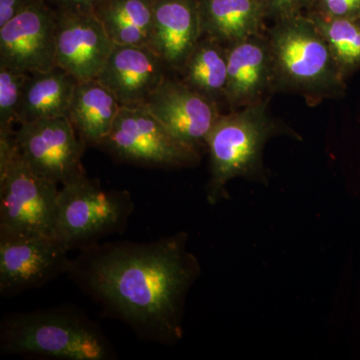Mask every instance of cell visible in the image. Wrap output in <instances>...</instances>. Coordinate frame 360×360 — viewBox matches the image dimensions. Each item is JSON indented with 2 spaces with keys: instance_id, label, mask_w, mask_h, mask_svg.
I'll list each match as a JSON object with an SVG mask.
<instances>
[{
  "instance_id": "obj_25",
  "label": "cell",
  "mask_w": 360,
  "mask_h": 360,
  "mask_svg": "<svg viewBox=\"0 0 360 360\" xmlns=\"http://www.w3.org/2000/svg\"><path fill=\"white\" fill-rule=\"evenodd\" d=\"M106 0H58V13L96 14Z\"/></svg>"
},
{
  "instance_id": "obj_4",
  "label": "cell",
  "mask_w": 360,
  "mask_h": 360,
  "mask_svg": "<svg viewBox=\"0 0 360 360\" xmlns=\"http://www.w3.org/2000/svg\"><path fill=\"white\" fill-rule=\"evenodd\" d=\"M2 348L11 354L65 360H108L110 343L84 319L61 312L14 315L2 324Z\"/></svg>"
},
{
  "instance_id": "obj_12",
  "label": "cell",
  "mask_w": 360,
  "mask_h": 360,
  "mask_svg": "<svg viewBox=\"0 0 360 360\" xmlns=\"http://www.w3.org/2000/svg\"><path fill=\"white\" fill-rule=\"evenodd\" d=\"M113 45L96 14L58 13L56 65L77 82L96 79Z\"/></svg>"
},
{
  "instance_id": "obj_1",
  "label": "cell",
  "mask_w": 360,
  "mask_h": 360,
  "mask_svg": "<svg viewBox=\"0 0 360 360\" xmlns=\"http://www.w3.org/2000/svg\"><path fill=\"white\" fill-rule=\"evenodd\" d=\"M84 260L71 270L106 309L148 340H179L182 300L196 272L181 236L90 250Z\"/></svg>"
},
{
  "instance_id": "obj_13",
  "label": "cell",
  "mask_w": 360,
  "mask_h": 360,
  "mask_svg": "<svg viewBox=\"0 0 360 360\" xmlns=\"http://www.w3.org/2000/svg\"><path fill=\"white\" fill-rule=\"evenodd\" d=\"M225 101L231 110L267 101L274 92V63L267 35L229 45Z\"/></svg>"
},
{
  "instance_id": "obj_3",
  "label": "cell",
  "mask_w": 360,
  "mask_h": 360,
  "mask_svg": "<svg viewBox=\"0 0 360 360\" xmlns=\"http://www.w3.org/2000/svg\"><path fill=\"white\" fill-rule=\"evenodd\" d=\"M278 131L269 111V99L220 115L206 139L212 172L210 203L224 198L225 186L236 177L260 176L265 144Z\"/></svg>"
},
{
  "instance_id": "obj_10",
  "label": "cell",
  "mask_w": 360,
  "mask_h": 360,
  "mask_svg": "<svg viewBox=\"0 0 360 360\" xmlns=\"http://www.w3.org/2000/svg\"><path fill=\"white\" fill-rule=\"evenodd\" d=\"M58 11L37 2L0 27V65L25 73L56 65Z\"/></svg>"
},
{
  "instance_id": "obj_14",
  "label": "cell",
  "mask_w": 360,
  "mask_h": 360,
  "mask_svg": "<svg viewBox=\"0 0 360 360\" xmlns=\"http://www.w3.org/2000/svg\"><path fill=\"white\" fill-rule=\"evenodd\" d=\"M168 68L149 46L113 45L96 79L110 90L122 106L146 103Z\"/></svg>"
},
{
  "instance_id": "obj_5",
  "label": "cell",
  "mask_w": 360,
  "mask_h": 360,
  "mask_svg": "<svg viewBox=\"0 0 360 360\" xmlns=\"http://www.w3.org/2000/svg\"><path fill=\"white\" fill-rule=\"evenodd\" d=\"M58 186L26 165L15 139H0V234L56 238Z\"/></svg>"
},
{
  "instance_id": "obj_24",
  "label": "cell",
  "mask_w": 360,
  "mask_h": 360,
  "mask_svg": "<svg viewBox=\"0 0 360 360\" xmlns=\"http://www.w3.org/2000/svg\"><path fill=\"white\" fill-rule=\"evenodd\" d=\"M314 0H264L269 18L274 20H284L292 16L304 14L310 11Z\"/></svg>"
},
{
  "instance_id": "obj_18",
  "label": "cell",
  "mask_w": 360,
  "mask_h": 360,
  "mask_svg": "<svg viewBox=\"0 0 360 360\" xmlns=\"http://www.w3.org/2000/svg\"><path fill=\"white\" fill-rule=\"evenodd\" d=\"M77 82L59 66L30 73L18 110V123L66 116Z\"/></svg>"
},
{
  "instance_id": "obj_22",
  "label": "cell",
  "mask_w": 360,
  "mask_h": 360,
  "mask_svg": "<svg viewBox=\"0 0 360 360\" xmlns=\"http://www.w3.org/2000/svg\"><path fill=\"white\" fill-rule=\"evenodd\" d=\"M30 73L0 65V134H14L23 89Z\"/></svg>"
},
{
  "instance_id": "obj_15",
  "label": "cell",
  "mask_w": 360,
  "mask_h": 360,
  "mask_svg": "<svg viewBox=\"0 0 360 360\" xmlns=\"http://www.w3.org/2000/svg\"><path fill=\"white\" fill-rule=\"evenodd\" d=\"M202 37L198 1L153 0V30L148 46L168 70L179 72Z\"/></svg>"
},
{
  "instance_id": "obj_26",
  "label": "cell",
  "mask_w": 360,
  "mask_h": 360,
  "mask_svg": "<svg viewBox=\"0 0 360 360\" xmlns=\"http://www.w3.org/2000/svg\"><path fill=\"white\" fill-rule=\"evenodd\" d=\"M40 1L44 0H0V27Z\"/></svg>"
},
{
  "instance_id": "obj_17",
  "label": "cell",
  "mask_w": 360,
  "mask_h": 360,
  "mask_svg": "<svg viewBox=\"0 0 360 360\" xmlns=\"http://www.w3.org/2000/svg\"><path fill=\"white\" fill-rule=\"evenodd\" d=\"M120 108L115 94L96 78L77 82L66 117L86 146L101 148Z\"/></svg>"
},
{
  "instance_id": "obj_23",
  "label": "cell",
  "mask_w": 360,
  "mask_h": 360,
  "mask_svg": "<svg viewBox=\"0 0 360 360\" xmlns=\"http://www.w3.org/2000/svg\"><path fill=\"white\" fill-rule=\"evenodd\" d=\"M309 11L328 18H360V0H314Z\"/></svg>"
},
{
  "instance_id": "obj_7",
  "label": "cell",
  "mask_w": 360,
  "mask_h": 360,
  "mask_svg": "<svg viewBox=\"0 0 360 360\" xmlns=\"http://www.w3.org/2000/svg\"><path fill=\"white\" fill-rule=\"evenodd\" d=\"M101 148L144 167H189L200 160V151L177 139L144 104L122 106Z\"/></svg>"
},
{
  "instance_id": "obj_19",
  "label": "cell",
  "mask_w": 360,
  "mask_h": 360,
  "mask_svg": "<svg viewBox=\"0 0 360 360\" xmlns=\"http://www.w3.org/2000/svg\"><path fill=\"white\" fill-rule=\"evenodd\" d=\"M227 66L226 46L202 37L179 73L182 82L191 89L219 103L225 101Z\"/></svg>"
},
{
  "instance_id": "obj_8",
  "label": "cell",
  "mask_w": 360,
  "mask_h": 360,
  "mask_svg": "<svg viewBox=\"0 0 360 360\" xmlns=\"http://www.w3.org/2000/svg\"><path fill=\"white\" fill-rule=\"evenodd\" d=\"M18 153L35 174L58 184L86 174L85 146L66 116L22 123L15 131Z\"/></svg>"
},
{
  "instance_id": "obj_11",
  "label": "cell",
  "mask_w": 360,
  "mask_h": 360,
  "mask_svg": "<svg viewBox=\"0 0 360 360\" xmlns=\"http://www.w3.org/2000/svg\"><path fill=\"white\" fill-rule=\"evenodd\" d=\"M143 104L177 139L198 151L206 146L221 115L219 103L168 75Z\"/></svg>"
},
{
  "instance_id": "obj_20",
  "label": "cell",
  "mask_w": 360,
  "mask_h": 360,
  "mask_svg": "<svg viewBox=\"0 0 360 360\" xmlns=\"http://www.w3.org/2000/svg\"><path fill=\"white\" fill-rule=\"evenodd\" d=\"M115 44L148 46L153 30V0H106L96 13Z\"/></svg>"
},
{
  "instance_id": "obj_9",
  "label": "cell",
  "mask_w": 360,
  "mask_h": 360,
  "mask_svg": "<svg viewBox=\"0 0 360 360\" xmlns=\"http://www.w3.org/2000/svg\"><path fill=\"white\" fill-rule=\"evenodd\" d=\"M68 251L53 236L0 234V292H20L70 271Z\"/></svg>"
},
{
  "instance_id": "obj_2",
  "label": "cell",
  "mask_w": 360,
  "mask_h": 360,
  "mask_svg": "<svg viewBox=\"0 0 360 360\" xmlns=\"http://www.w3.org/2000/svg\"><path fill=\"white\" fill-rule=\"evenodd\" d=\"M274 91L300 94L309 104L345 96L342 77L328 42L307 14L276 20L267 32Z\"/></svg>"
},
{
  "instance_id": "obj_6",
  "label": "cell",
  "mask_w": 360,
  "mask_h": 360,
  "mask_svg": "<svg viewBox=\"0 0 360 360\" xmlns=\"http://www.w3.org/2000/svg\"><path fill=\"white\" fill-rule=\"evenodd\" d=\"M132 210L129 193L104 189L82 175L59 191L56 238L70 250L123 229Z\"/></svg>"
},
{
  "instance_id": "obj_21",
  "label": "cell",
  "mask_w": 360,
  "mask_h": 360,
  "mask_svg": "<svg viewBox=\"0 0 360 360\" xmlns=\"http://www.w3.org/2000/svg\"><path fill=\"white\" fill-rule=\"evenodd\" d=\"M328 42L342 77L347 79L360 70V18H328L305 13Z\"/></svg>"
},
{
  "instance_id": "obj_16",
  "label": "cell",
  "mask_w": 360,
  "mask_h": 360,
  "mask_svg": "<svg viewBox=\"0 0 360 360\" xmlns=\"http://www.w3.org/2000/svg\"><path fill=\"white\" fill-rule=\"evenodd\" d=\"M203 37L224 46L264 33V0H198Z\"/></svg>"
}]
</instances>
